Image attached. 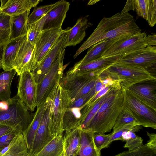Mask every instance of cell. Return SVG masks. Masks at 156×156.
I'll list each match as a JSON object with an SVG mask.
<instances>
[{
  "instance_id": "d6a6232c",
  "label": "cell",
  "mask_w": 156,
  "mask_h": 156,
  "mask_svg": "<svg viewBox=\"0 0 156 156\" xmlns=\"http://www.w3.org/2000/svg\"><path fill=\"white\" fill-rule=\"evenodd\" d=\"M117 89L112 88L105 94L98 99L93 105L90 106V110L79 127L85 129L92 119L97 112L104 101Z\"/></svg>"
},
{
  "instance_id": "ac0fdd59",
  "label": "cell",
  "mask_w": 156,
  "mask_h": 156,
  "mask_svg": "<svg viewBox=\"0 0 156 156\" xmlns=\"http://www.w3.org/2000/svg\"><path fill=\"white\" fill-rule=\"evenodd\" d=\"M124 55H119L106 58H100L80 65H74L66 74H71L86 73L93 71H98L101 73L104 70L117 62Z\"/></svg>"
},
{
  "instance_id": "d6986e66",
  "label": "cell",
  "mask_w": 156,
  "mask_h": 156,
  "mask_svg": "<svg viewBox=\"0 0 156 156\" xmlns=\"http://www.w3.org/2000/svg\"><path fill=\"white\" fill-rule=\"evenodd\" d=\"M26 38L27 35L10 39L3 46L0 57V63L4 71L13 69L14 62L16 55Z\"/></svg>"
},
{
  "instance_id": "6da1fadb",
  "label": "cell",
  "mask_w": 156,
  "mask_h": 156,
  "mask_svg": "<svg viewBox=\"0 0 156 156\" xmlns=\"http://www.w3.org/2000/svg\"><path fill=\"white\" fill-rule=\"evenodd\" d=\"M133 16L128 12H118L109 17H104L74 55L75 58L85 50L104 40L112 39L141 32Z\"/></svg>"
},
{
  "instance_id": "816d5d0a",
  "label": "cell",
  "mask_w": 156,
  "mask_h": 156,
  "mask_svg": "<svg viewBox=\"0 0 156 156\" xmlns=\"http://www.w3.org/2000/svg\"><path fill=\"white\" fill-rule=\"evenodd\" d=\"M4 45H0V57L2 52L3 46ZM1 68V66L0 63V70Z\"/></svg>"
},
{
  "instance_id": "681fc988",
  "label": "cell",
  "mask_w": 156,
  "mask_h": 156,
  "mask_svg": "<svg viewBox=\"0 0 156 156\" xmlns=\"http://www.w3.org/2000/svg\"><path fill=\"white\" fill-rule=\"evenodd\" d=\"M8 102L2 101H0V110H6L8 109Z\"/></svg>"
},
{
  "instance_id": "ba28073f",
  "label": "cell",
  "mask_w": 156,
  "mask_h": 156,
  "mask_svg": "<svg viewBox=\"0 0 156 156\" xmlns=\"http://www.w3.org/2000/svg\"><path fill=\"white\" fill-rule=\"evenodd\" d=\"M97 77L85 74H65L59 84L65 90L71 100L77 99L88 93L94 87Z\"/></svg>"
},
{
  "instance_id": "5bb4252c",
  "label": "cell",
  "mask_w": 156,
  "mask_h": 156,
  "mask_svg": "<svg viewBox=\"0 0 156 156\" xmlns=\"http://www.w3.org/2000/svg\"><path fill=\"white\" fill-rule=\"evenodd\" d=\"M66 30L61 28L42 32L40 38L35 44L34 69L40 64L61 35Z\"/></svg>"
},
{
  "instance_id": "bcb514c9",
  "label": "cell",
  "mask_w": 156,
  "mask_h": 156,
  "mask_svg": "<svg viewBox=\"0 0 156 156\" xmlns=\"http://www.w3.org/2000/svg\"><path fill=\"white\" fill-rule=\"evenodd\" d=\"M146 39L148 46H155L156 44V35L155 33L147 36Z\"/></svg>"
},
{
  "instance_id": "f35d334b",
  "label": "cell",
  "mask_w": 156,
  "mask_h": 156,
  "mask_svg": "<svg viewBox=\"0 0 156 156\" xmlns=\"http://www.w3.org/2000/svg\"><path fill=\"white\" fill-rule=\"evenodd\" d=\"M27 40L29 42L35 44L40 38L42 31L36 22L27 26Z\"/></svg>"
},
{
  "instance_id": "44dd1931",
  "label": "cell",
  "mask_w": 156,
  "mask_h": 156,
  "mask_svg": "<svg viewBox=\"0 0 156 156\" xmlns=\"http://www.w3.org/2000/svg\"><path fill=\"white\" fill-rule=\"evenodd\" d=\"M0 12L11 17L30 10L41 1L40 0H0Z\"/></svg>"
},
{
  "instance_id": "8fae6325",
  "label": "cell",
  "mask_w": 156,
  "mask_h": 156,
  "mask_svg": "<svg viewBox=\"0 0 156 156\" xmlns=\"http://www.w3.org/2000/svg\"><path fill=\"white\" fill-rule=\"evenodd\" d=\"M117 62L145 69L156 67V47L148 46L125 54Z\"/></svg>"
},
{
  "instance_id": "7c38bea8",
  "label": "cell",
  "mask_w": 156,
  "mask_h": 156,
  "mask_svg": "<svg viewBox=\"0 0 156 156\" xmlns=\"http://www.w3.org/2000/svg\"><path fill=\"white\" fill-rule=\"evenodd\" d=\"M66 31L61 35L40 64L31 72L37 84L41 81L59 55L65 49Z\"/></svg>"
},
{
  "instance_id": "d4e9b609",
  "label": "cell",
  "mask_w": 156,
  "mask_h": 156,
  "mask_svg": "<svg viewBox=\"0 0 156 156\" xmlns=\"http://www.w3.org/2000/svg\"><path fill=\"white\" fill-rule=\"evenodd\" d=\"M65 132L63 136L64 153L66 156H75L80 146L81 129L79 127Z\"/></svg>"
},
{
  "instance_id": "83f0119b",
  "label": "cell",
  "mask_w": 156,
  "mask_h": 156,
  "mask_svg": "<svg viewBox=\"0 0 156 156\" xmlns=\"http://www.w3.org/2000/svg\"><path fill=\"white\" fill-rule=\"evenodd\" d=\"M147 133L149 140L146 144L132 150L124 151L115 156H156V134Z\"/></svg>"
},
{
  "instance_id": "e575fe53",
  "label": "cell",
  "mask_w": 156,
  "mask_h": 156,
  "mask_svg": "<svg viewBox=\"0 0 156 156\" xmlns=\"http://www.w3.org/2000/svg\"><path fill=\"white\" fill-rule=\"evenodd\" d=\"M134 130H131L126 131L123 133L122 135V140L126 142L124 146L129 150L137 148L143 144V140L141 137L136 135Z\"/></svg>"
},
{
  "instance_id": "52a82bcc",
  "label": "cell",
  "mask_w": 156,
  "mask_h": 156,
  "mask_svg": "<svg viewBox=\"0 0 156 156\" xmlns=\"http://www.w3.org/2000/svg\"><path fill=\"white\" fill-rule=\"evenodd\" d=\"M123 104L140 125L156 129V110L144 104L127 89L124 90Z\"/></svg>"
},
{
  "instance_id": "74e56055",
  "label": "cell",
  "mask_w": 156,
  "mask_h": 156,
  "mask_svg": "<svg viewBox=\"0 0 156 156\" xmlns=\"http://www.w3.org/2000/svg\"><path fill=\"white\" fill-rule=\"evenodd\" d=\"M141 126L136 124H130L120 128L114 132L110 133V137L108 142L109 146L111 142L116 140H122V135L123 132L129 130H133L137 132L141 129Z\"/></svg>"
},
{
  "instance_id": "5b68a950",
  "label": "cell",
  "mask_w": 156,
  "mask_h": 156,
  "mask_svg": "<svg viewBox=\"0 0 156 156\" xmlns=\"http://www.w3.org/2000/svg\"><path fill=\"white\" fill-rule=\"evenodd\" d=\"M48 98L50 101V132L54 137L62 136L63 118L71 99L59 83Z\"/></svg>"
},
{
  "instance_id": "7dc6e473",
  "label": "cell",
  "mask_w": 156,
  "mask_h": 156,
  "mask_svg": "<svg viewBox=\"0 0 156 156\" xmlns=\"http://www.w3.org/2000/svg\"><path fill=\"white\" fill-rule=\"evenodd\" d=\"M133 0H127L121 12L122 13H127L129 11L133 10Z\"/></svg>"
},
{
  "instance_id": "e0dca14e",
  "label": "cell",
  "mask_w": 156,
  "mask_h": 156,
  "mask_svg": "<svg viewBox=\"0 0 156 156\" xmlns=\"http://www.w3.org/2000/svg\"><path fill=\"white\" fill-rule=\"evenodd\" d=\"M126 89L144 104L156 110V79L138 82Z\"/></svg>"
},
{
  "instance_id": "ee69618b",
  "label": "cell",
  "mask_w": 156,
  "mask_h": 156,
  "mask_svg": "<svg viewBox=\"0 0 156 156\" xmlns=\"http://www.w3.org/2000/svg\"><path fill=\"white\" fill-rule=\"evenodd\" d=\"M152 6L151 17L149 24L153 27L156 23V0H152Z\"/></svg>"
},
{
  "instance_id": "603a6c76",
  "label": "cell",
  "mask_w": 156,
  "mask_h": 156,
  "mask_svg": "<svg viewBox=\"0 0 156 156\" xmlns=\"http://www.w3.org/2000/svg\"><path fill=\"white\" fill-rule=\"evenodd\" d=\"M47 105L46 100L40 105L37 106V110L33 115V120L27 129L23 133L28 152L31 149L33 141L40 124Z\"/></svg>"
},
{
  "instance_id": "ab89813d",
  "label": "cell",
  "mask_w": 156,
  "mask_h": 156,
  "mask_svg": "<svg viewBox=\"0 0 156 156\" xmlns=\"http://www.w3.org/2000/svg\"><path fill=\"white\" fill-rule=\"evenodd\" d=\"M110 137V134L106 135L102 133H95L94 134L93 138L94 143L99 151H101V149L109 147L108 146V142Z\"/></svg>"
},
{
  "instance_id": "836d02e7",
  "label": "cell",
  "mask_w": 156,
  "mask_h": 156,
  "mask_svg": "<svg viewBox=\"0 0 156 156\" xmlns=\"http://www.w3.org/2000/svg\"><path fill=\"white\" fill-rule=\"evenodd\" d=\"M133 11L149 23L152 9V0H133Z\"/></svg>"
},
{
  "instance_id": "9c48e42d",
  "label": "cell",
  "mask_w": 156,
  "mask_h": 156,
  "mask_svg": "<svg viewBox=\"0 0 156 156\" xmlns=\"http://www.w3.org/2000/svg\"><path fill=\"white\" fill-rule=\"evenodd\" d=\"M145 32L122 37L115 42L102 54L101 58H106L127 54L148 46Z\"/></svg>"
},
{
  "instance_id": "4fadbf2b",
  "label": "cell",
  "mask_w": 156,
  "mask_h": 156,
  "mask_svg": "<svg viewBox=\"0 0 156 156\" xmlns=\"http://www.w3.org/2000/svg\"><path fill=\"white\" fill-rule=\"evenodd\" d=\"M69 6V2L64 0L59 1L55 6L36 22L41 31L61 28Z\"/></svg>"
},
{
  "instance_id": "30bf717a",
  "label": "cell",
  "mask_w": 156,
  "mask_h": 156,
  "mask_svg": "<svg viewBox=\"0 0 156 156\" xmlns=\"http://www.w3.org/2000/svg\"><path fill=\"white\" fill-rule=\"evenodd\" d=\"M17 95L28 109L33 111L37 106V84L30 71L19 76Z\"/></svg>"
},
{
  "instance_id": "4dcf8cb0",
  "label": "cell",
  "mask_w": 156,
  "mask_h": 156,
  "mask_svg": "<svg viewBox=\"0 0 156 156\" xmlns=\"http://www.w3.org/2000/svg\"><path fill=\"white\" fill-rule=\"evenodd\" d=\"M63 153L62 135L54 137L35 156H61Z\"/></svg>"
},
{
  "instance_id": "8992f818",
  "label": "cell",
  "mask_w": 156,
  "mask_h": 156,
  "mask_svg": "<svg viewBox=\"0 0 156 156\" xmlns=\"http://www.w3.org/2000/svg\"><path fill=\"white\" fill-rule=\"evenodd\" d=\"M65 50L59 55L41 81L37 84V106L46 101L59 83L63 76L64 71L67 66L63 64Z\"/></svg>"
},
{
  "instance_id": "277c9868",
  "label": "cell",
  "mask_w": 156,
  "mask_h": 156,
  "mask_svg": "<svg viewBox=\"0 0 156 156\" xmlns=\"http://www.w3.org/2000/svg\"><path fill=\"white\" fill-rule=\"evenodd\" d=\"M6 110H0V124L9 126L23 133L31 123L33 117L16 94L8 102Z\"/></svg>"
},
{
  "instance_id": "2e32d148",
  "label": "cell",
  "mask_w": 156,
  "mask_h": 156,
  "mask_svg": "<svg viewBox=\"0 0 156 156\" xmlns=\"http://www.w3.org/2000/svg\"><path fill=\"white\" fill-rule=\"evenodd\" d=\"M35 47L27 38L21 45L13 64V69L18 76L26 72H32L34 69Z\"/></svg>"
},
{
  "instance_id": "7402d4cb",
  "label": "cell",
  "mask_w": 156,
  "mask_h": 156,
  "mask_svg": "<svg viewBox=\"0 0 156 156\" xmlns=\"http://www.w3.org/2000/svg\"><path fill=\"white\" fill-rule=\"evenodd\" d=\"M92 24L86 16L79 18L75 24L66 31V47L75 46L80 43L86 35V30Z\"/></svg>"
},
{
  "instance_id": "9a60e30c",
  "label": "cell",
  "mask_w": 156,
  "mask_h": 156,
  "mask_svg": "<svg viewBox=\"0 0 156 156\" xmlns=\"http://www.w3.org/2000/svg\"><path fill=\"white\" fill-rule=\"evenodd\" d=\"M47 105L40 124L35 136L29 156H35L54 137L51 134L49 128L50 101L48 98Z\"/></svg>"
},
{
  "instance_id": "ffe728a7",
  "label": "cell",
  "mask_w": 156,
  "mask_h": 156,
  "mask_svg": "<svg viewBox=\"0 0 156 156\" xmlns=\"http://www.w3.org/2000/svg\"><path fill=\"white\" fill-rule=\"evenodd\" d=\"M89 108L87 103L80 107L69 105L63 118V131H68L79 127L88 114Z\"/></svg>"
},
{
  "instance_id": "b9f144b4",
  "label": "cell",
  "mask_w": 156,
  "mask_h": 156,
  "mask_svg": "<svg viewBox=\"0 0 156 156\" xmlns=\"http://www.w3.org/2000/svg\"><path fill=\"white\" fill-rule=\"evenodd\" d=\"M97 78L103 84L106 85V86H110L117 89L122 88L119 82L114 80L109 77H106L103 78H100L97 77Z\"/></svg>"
},
{
  "instance_id": "11a10c76",
  "label": "cell",
  "mask_w": 156,
  "mask_h": 156,
  "mask_svg": "<svg viewBox=\"0 0 156 156\" xmlns=\"http://www.w3.org/2000/svg\"></svg>"
},
{
  "instance_id": "3957f363",
  "label": "cell",
  "mask_w": 156,
  "mask_h": 156,
  "mask_svg": "<svg viewBox=\"0 0 156 156\" xmlns=\"http://www.w3.org/2000/svg\"><path fill=\"white\" fill-rule=\"evenodd\" d=\"M97 77H109L118 81L124 90L141 81L156 79V76L145 69L117 62L104 70Z\"/></svg>"
},
{
  "instance_id": "db71d44e",
  "label": "cell",
  "mask_w": 156,
  "mask_h": 156,
  "mask_svg": "<svg viewBox=\"0 0 156 156\" xmlns=\"http://www.w3.org/2000/svg\"><path fill=\"white\" fill-rule=\"evenodd\" d=\"M1 155V153H0V156Z\"/></svg>"
},
{
  "instance_id": "7bdbcfd3",
  "label": "cell",
  "mask_w": 156,
  "mask_h": 156,
  "mask_svg": "<svg viewBox=\"0 0 156 156\" xmlns=\"http://www.w3.org/2000/svg\"><path fill=\"white\" fill-rule=\"evenodd\" d=\"M113 88L110 86H107L105 88L98 92L94 95L87 103L89 106H92L93 104L99 98L105 94L110 89Z\"/></svg>"
},
{
  "instance_id": "8d00e7d4",
  "label": "cell",
  "mask_w": 156,
  "mask_h": 156,
  "mask_svg": "<svg viewBox=\"0 0 156 156\" xmlns=\"http://www.w3.org/2000/svg\"><path fill=\"white\" fill-rule=\"evenodd\" d=\"M35 8L29 16L27 24L30 25L37 22L46 14L59 2Z\"/></svg>"
},
{
  "instance_id": "f907efd6",
  "label": "cell",
  "mask_w": 156,
  "mask_h": 156,
  "mask_svg": "<svg viewBox=\"0 0 156 156\" xmlns=\"http://www.w3.org/2000/svg\"><path fill=\"white\" fill-rule=\"evenodd\" d=\"M99 1L100 0H90L89 2L88 5H93Z\"/></svg>"
},
{
  "instance_id": "d590c367",
  "label": "cell",
  "mask_w": 156,
  "mask_h": 156,
  "mask_svg": "<svg viewBox=\"0 0 156 156\" xmlns=\"http://www.w3.org/2000/svg\"><path fill=\"white\" fill-rule=\"evenodd\" d=\"M133 124L140 125L136 119L124 107L115 121L112 132L115 131L123 126Z\"/></svg>"
},
{
  "instance_id": "7a4b0ae2",
  "label": "cell",
  "mask_w": 156,
  "mask_h": 156,
  "mask_svg": "<svg viewBox=\"0 0 156 156\" xmlns=\"http://www.w3.org/2000/svg\"><path fill=\"white\" fill-rule=\"evenodd\" d=\"M124 90L117 89L103 102L85 129L94 133L110 132L124 108Z\"/></svg>"
},
{
  "instance_id": "1f68e13d",
  "label": "cell",
  "mask_w": 156,
  "mask_h": 156,
  "mask_svg": "<svg viewBox=\"0 0 156 156\" xmlns=\"http://www.w3.org/2000/svg\"><path fill=\"white\" fill-rule=\"evenodd\" d=\"M12 18L0 12V45H5L10 40Z\"/></svg>"
},
{
  "instance_id": "cb8c5ba5",
  "label": "cell",
  "mask_w": 156,
  "mask_h": 156,
  "mask_svg": "<svg viewBox=\"0 0 156 156\" xmlns=\"http://www.w3.org/2000/svg\"><path fill=\"white\" fill-rule=\"evenodd\" d=\"M94 133L91 131L81 129L80 146L75 156H101L100 151L97 149L94 143Z\"/></svg>"
},
{
  "instance_id": "f546056e",
  "label": "cell",
  "mask_w": 156,
  "mask_h": 156,
  "mask_svg": "<svg viewBox=\"0 0 156 156\" xmlns=\"http://www.w3.org/2000/svg\"><path fill=\"white\" fill-rule=\"evenodd\" d=\"M17 73L14 69L4 71L0 73V100L8 102L11 98V86Z\"/></svg>"
},
{
  "instance_id": "f1b7e54d",
  "label": "cell",
  "mask_w": 156,
  "mask_h": 156,
  "mask_svg": "<svg viewBox=\"0 0 156 156\" xmlns=\"http://www.w3.org/2000/svg\"><path fill=\"white\" fill-rule=\"evenodd\" d=\"M30 10L12 17V29L10 39L16 38L27 35L28 19Z\"/></svg>"
},
{
  "instance_id": "f5cc1de1",
  "label": "cell",
  "mask_w": 156,
  "mask_h": 156,
  "mask_svg": "<svg viewBox=\"0 0 156 156\" xmlns=\"http://www.w3.org/2000/svg\"><path fill=\"white\" fill-rule=\"evenodd\" d=\"M61 156H66L64 154V153Z\"/></svg>"
},
{
  "instance_id": "f6af8a7d",
  "label": "cell",
  "mask_w": 156,
  "mask_h": 156,
  "mask_svg": "<svg viewBox=\"0 0 156 156\" xmlns=\"http://www.w3.org/2000/svg\"><path fill=\"white\" fill-rule=\"evenodd\" d=\"M14 130H16L9 126L0 124V137Z\"/></svg>"
},
{
  "instance_id": "484cf974",
  "label": "cell",
  "mask_w": 156,
  "mask_h": 156,
  "mask_svg": "<svg viewBox=\"0 0 156 156\" xmlns=\"http://www.w3.org/2000/svg\"><path fill=\"white\" fill-rule=\"evenodd\" d=\"M0 153V156H29L23 133H16L10 143Z\"/></svg>"
},
{
  "instance_id": "c3c4849f",
  "label": "cell",
  "mask_w": 156,
  "mask_h": 156,
  "mask_svg": "<svg viewBox=\"0 0 156 156\" xmlns=\"http://www.w3.org/2000/svg\"><path fill=\"white\" fill-rule=\"evenodd\" d=\"M106 87V86L103 84L97 77V80L94 86V89L96 93H97Z\"/></svg>"
},
{
  "instance_id": "60d3db41",
  "label": "cell",
  "mask_w": 156,
  "mask_h": 156,
  "mask_svg": "<svg viewBox=\"0 0 156 156\" xmlns=\"http://www.w3.org/2000/svg\"><path fill=\"white\" fill-rule=\"evenodd\" d=\"M19 132L14 130L0 137V153L10 143L16 133Z\"/></svg>"
},
{
  "instance_id": "4316f807",
  "label": "cell",
  "mask_w": 156,
  "mask_h": 156,
  "mask_svg": "<svg viewBox=\"0 0 156 156\" xmlns=\"http://www.w3.org/2000/svg\"><path fill=\"white\" fill-rule=\"evenodd\" d=\"M121 38L104 40L94 44L89 49L84 58L74 66L80 65L101 58L102 54L106 49Z\"/></svg>"
}]
</instances>
